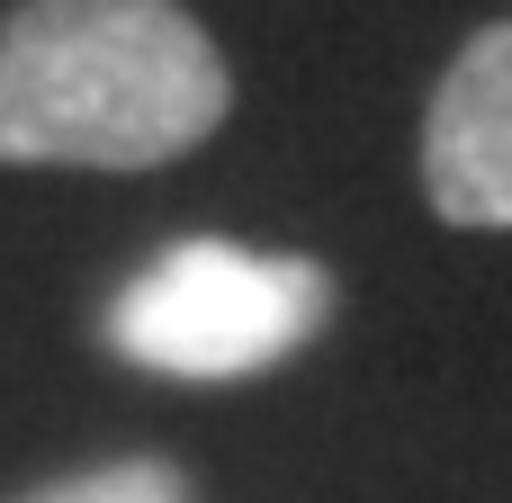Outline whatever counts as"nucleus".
Here are the masks:
<instances>
[{
  "mask_svg": "<svg viewBox=\"0 0 512 503\" xmlns=\"http://www.w3.org/2000/svg\"><path fill=\"white\" fill-rule=\"evenodd\" d=\"M234 108L216 36L180 0H27L0 27V162L162 171Z\"/></svg>",
  "mask_w": 512,
  "mask_h": 503,
  "instance_id": "f257e3e1",
  "label": "nucleus"
},
{
  "mask_svg": "<svg viewBox=\"0 0 512 503\" xmlns=\"http://www.w3.org/2000/svg\"><path fill=\"white\" fill-rule=\"evenodd\" d=\"M324 324H333V270L324 261L189 234L117 288L108 351L153 369V378L234 387V378H261V369L297 360Z\"/></svg>",
  "mask_w": 512,
  "mask_h": 503,
  "instance_id": "f03ea898",
  "label": "nucleus"
},
{
  "mask_svg": "<svg viewBox=\"0 0 512 503\" xmlns=\"http://www.w3.org/2000/svg\"><path fill=\"white\" fill-rule=\"evenodd\" d=\"M423 198L459 234H512V18L477 27L432 90Z\"/></svg>",
  "mask_w": 512,
  "mask_h": 503,
  "instance_id": "7ed1b4c3",
  "label": "nucleus"
},
{
  "mask_svg": "<svg viewBox=\"0 0 512 503\" xmlns=\"http://www.w3.org/2000/svg\"><path fill=\"white\" fill-rule=\"evenodd\" d=\"M9 503H198V486H189V468H171V459H108V468L27 486V495H9Z\"/></svg>",
  "mask_w": 512,
  "mask_h": 503,
  "instance_id": "20e7f679",
  "label": "nucleus"
}]
</instances>
